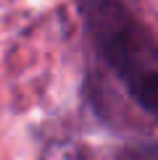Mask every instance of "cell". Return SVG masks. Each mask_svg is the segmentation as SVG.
Returning a JSON list of instances; mask_svg holds the SVG:
<instances>
[{
    "instance_id": "1",
    "label": "cell",
    "mask_w": 158,
    "mask_h": 160,
    "mask_svg": "<svg viewBox=\"0 0 158 160\" xmlns=\"http://www.w3.org/2000/svg\"><path fill=\"white\" fill-rule=\"evenodd\" d=\"M79 13L92 48L118 82L158 68V39L124 0H79Z\"/></svg>"
},
{
    "instance_id": "2",
    "label": "cell",
    "mask_w": 158,
    "mask_h": 160,
    "mask_svg": "<svg viewBox=\"0 0 158 160\" xmlns=\"http://www.w3.org/2000/svg\"><path fill=\"white\" fill-rule=\"evenodd\" d=\"M121 84L137 108L158 121V68L137 71V74L121 79Z\"/></svg>"
},
{
    "instance_id": "3",
    "label": "cell",
    "mask_w": 158,
    "mask_h": 160,
    "mask_svg": "<svg viewBox=\"0 0 158 160\" xmlns=\"http://www.w3.org/2000/svg\"><path fill=\"white\" fill-rule=\"evenodd\" d=\"M116 160H158V142H134L127 144Z\"/></svg>"
}]
</instances>
